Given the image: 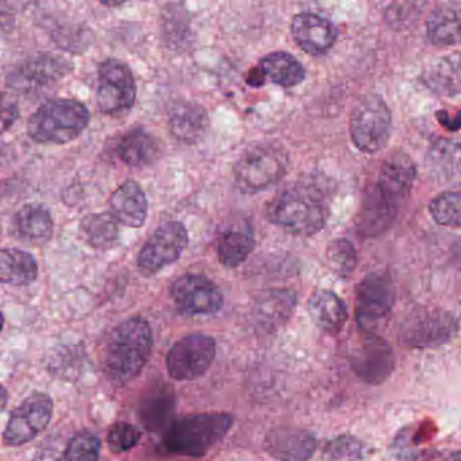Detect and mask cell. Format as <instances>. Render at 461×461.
<instances>
[{"mask_svg": "<svg viewBox=\"0 0 461 461\" xmlns=\"http://www.w3.org/2000/svg\"><path fill=\"white\" fill-rule=\"evenodd\" d=\"M18 117V112L17 107L15 106H9L5 109L4 112V129L6 131L7 128H9L10 125H13L14 123V121L17 120Z\"/></svg>", "mask_w": 461, "mask_h": 461, "instance_id": "ab89813d", "label": "cell"}, {"mask_svg": "<svg viewBox=\"0 0 461 461\" xmlns=\"http://www.w3.org/2000/svg\"><path fill=\"white\" fill-rule=\"evenodd\" d=\"M112 214L128 228L139 229L147 222L148 199L144 190L134 180L123 183L110 198Z\"/></svg>", "mask_w": 461, "mask_h": 461, "instance_id": "d6986e66", "label": "cell"}, {"mask_svg": "<svg viewBox=\"0 0 461 461\" xmlns=\"http://www.w3.org/2000/svg\"><path fill=\"white\" fill-rule=\"evenodd\" d=\"M175 306L182 314H214L223 306L221 288L203 275L187 274L177 277L171 285Z\"/></svg>", "mask_w": 461, "mask_h": 461, "instance_id": "5bb4252c", "label": "cell"}, {"mask_svg": "<svg viewBox=\"0 0 461 461\" xmlns=\"http://www.w3.org/2000/svg\"><path fill=\"white\" fill-rule=\"evenodd\" d=\"M90 112L75 99H50L28 121V133L40 144L63 145L77 139L90 123Z\"/></svg>", "mask_w": 461, "mask_h": 461, "instance_id": "277c9868", "label": "cell"}, {"mask_svg": "<svg viewBox=\"0 0 461 461\" xmlns=\"http://www.w3.org/2000/svg\"><path fill=\"white\" fill-rule=\"evenodd\" d=\"M102 441L95 433L82 430L75 434L67 445L66 461H99Z\"/></svg>", "mask_w": 461, "mask_h": 461, "instance_id": "836d02e7", "label": "cell"}, {"mask_svg": "<svg viewBox=\"0 0 461 461\" xmlns=\"http://www.w3.org/2000/svg\"><path fill=\"white\" fill-rule=\"evenodd\" d=\"M306 77L303 66L287 52H274L261 59L256 68L249 72L247 83L250 87H261L267 80L280 86L291 88L301 85Z\"/></svg>", "mask_w": 461, "mask_h": 461, "instance_id": "9a60e30c", "label": "cell"}, {"mask_svg": "<svg viewBox=\"0 0 461 461\" xmlns=\"http://www.w3.org/2000/svg\"><path fill=\"white\" fill-rule=\"evenodd\" d=\"M307 312L318 328L330 333L341 330L348 320L344 301L333 291L323 288L312 294L307 302Z\"/></svg>", "mask_w": 461, "mask_h": 461, "instance_id": "cb8c5ba5", "label": "cell"}, {"mask_svg": "<svg viewBox=\"0 0 461 461\" xmlns=\"http://www.w3.org/2000/svg\"><path fill=\"white\" fill-rule=\"evenodd\" d=\"M296 294L291 290H271L261 295L253 315L258 328L275 331L285 326L295 312Z\"/></svg>", "mask_w": 461, "mask_h": 461, "instance_id": "ffe728a7", "label": "cell"}, {"mask_svg": "<svg viewBox=\"0 0 461 461\" xmlns=\"http://www.w3.org/2000/svg\"><path fill=\"white\" fill-rule=\"evenodd\" d=\"M39 264L31 253L25 250L6 248L0 253V280L4 285L25 287L36 282Z\"/></svg>", "mask_w": 461, "mask_h": 461, "instance_id": "4316f807", "label": "cell"}, {"mask_svg": "<svg viewBox=\"0 0 461 461\" xmlns=\"http://www.w3.org/2000/svg\"><path fill=\"white\" fill-rule=\"evenodd\" d=\"M329 198L317 183H293L283 188L267 209L275 225L295 236H312L325 228L329 220Z\"/></svg>", "mask_w": 461, "mask_h": 461, "instance_id": "6da1fadb", "label": "cell"}, {"mask_svg": "<svg viewBox=\"0 0 461 461\" xmlns=\"http://www.w3.org/2000/svg\"><path fill=\"white\" fill-rule=\"evenodd\" d=\"M287 152L275 142H255L240 156L234 166L237 187L255 194L276 185L287 171Z\"/></svg>", "mask_w": 461, "mask_h": 461, "instance_id": "5b68a950", "label": "cell"}, {"mask_svg": "<svg viewBox=\"0 0 461 461\" xmlns=\"http://www.w3.org/2000/svg\"><path fill=\"white\" fill-rule=\"evenodd\" d=\"M217 353L214 339L207 334L194 333L180 339L169 349L167 369L177 382H190L203 376Z\"/></svg>", "mask_w": 461, "mask_h": 461, "instance_id": "30bf717a", "label": "cell"}, {"mask_svg": "<svg viewBox=\"0 0 461 461\" xmlns=\"http://www.w3.org/2000/svg\"><path fill=\"white\" fill-rule=\"evenodd\" d=\"M429 212L437 223L447 228H461V193L439 194L429 204Z\"/></svg>", "mask_w": 461, "mask_h": 461, "instance_id": "d6a6232c", "label": "cell"}, {"mask_svg": "<svg viewBox=\"0 0 461 461\" xmlns=\"http://www.w3.org/2000/svg\"><path fill=\"white\" fill-rule=\"evenodd\" d=\"M264 449L279 461H309L317 449V441L304 429L276 428L267 433Z\"/></svg>", "mask_w": 461, "mask_h": 461, "instance_id": "2e32d148", "label": "cell"}, {"mask_svg": "<svg viewBox=\"0 0 461 461\" xmlns=\"http://www.w3.org/2000/svg\"><path fill=\"white\" fill-rule=\"evenodd\" d=\"M415 177L417 167L411 158L404 152H393L383 161L376 185L398 203L411 190Z\"/></svg>", "mask_w": 461, "mask_h": 461, "instance_id": "ac0fdd59", "label": "cell"}, {"mask_svg": "<svg viewBox=\"0 0 461 461\" xmlns=\"http://www.w3.org/2000/svg\"><path fill=\"white\" fill-rule=\"evenodd\" d=\"M255 245V236L248 226L228 229L218 240V258L226 268H237L253 252Z\"/></svg>", "mask_w": 461, "mask_h": 461, "instance_id": "4dcf8cb0", "label": "cell"}, {"mask_svg": "<svg viewBox=\"0 0 461 461\" xmlns=\"http://www.w3.org/2000/svg\"><path fill=\"white\" fill-rule=\"evenodd\" d=\"M233 423V415L226 412L185 415L169 422L163 445L175 455L201 457L222 441Z\"/></svg>", "mask_w": 461, "mask_h": 461, "instance_id": "3957f363", "label": "cell"}, {"mask_svg": "<svg viewBox=\"0 0 461 461\" xmlns=\"http://www.w3.org/2000/svg\"><path fill=\"white\" fill-rule=\"evenodd\" d=\"M118 223L112 212L88 214L80 222V236L94 249H109L117 242Z\"/></svg>", "mask_w": 461, "mask_h": 461, "instance_id": "1f68e13d", "label": "cell"}, {"mask_svg": "<svg viewBox=\"0 0 461 461\" xmlns=\"http://www.w3.org/2000/svg\"><path fill=\"white\" fill-rule=\"evenodd\" d=\"M348 357L353 374L366 384H383L395 369L393 347L377 333L361 331V336L353 341Z\"/></svg>", "mask_w": 461, "mask_h": 461, "instance_id": "9c48e42d", "label": "cell"}, {"mask_svg": "<svg viewBox=\"0 0 461 461\" xmlns=\"http://www.w3.org/2000/svg\"><path fill=\"white\" fill-rule=\"evenodd\" d=\"M325 455L331 461H361L363 445L352 436L336 437L326 445Z\"/></svg>", "mask_w": 461, "mask_h": 461, "instance_id": "8d00e7d4", "label": "cell"}, {"mask_svg": "<svg viewBox=\"0 0 461 461\" xmlns=\"http://www.w3.org/2000/svg\"><path fill=\"white\" fill-rule=\"evenodd\" d=\"M171 133L180 141L198 142L209 128V114L203 107L193 102H179L169 110Z\"/></svg>", "mask_w": 461, "mask_h": 461, "instance_id": "603a6c76", "label": "cell"}, {"mask_svg": "<svg viewBox=\"0 0 461 461\" xmlns=\"http://www.w3.org/2000/svg\"><path fill=\"white\" fill-rule=\"evenodd\" d=\"M422 79L438 95H461V52L434 59L426 66Z\"/></svg>", "mask_w": 461, "mask_h": 461, "instance_id": "7402d4cb", "label": "cell"}, {"mask_svg": "<svg viewBox=\"0 0 461 461\" xmlns=\"http://www.w3.org/2000/svg\"><path fill=\"white\" fill-rule=\"evenodd\" d=\"M396 288L390 275L371 272L356 291L355 317L360 331L376 333L390 317L395 304Z\"/></svg>", "mask_w": 461, "mask_h": 461, "instance_id": "ba28073f", "label": "cell"}, {"mask_svg": "<svg viewBox=\"0 0 461 461\" xmlns=\"http://www.w3.org/2000/svg\"><path fill=\"white\" fill-rule=\"evenodd\" d=\"M137 86L131 68L121 61L110 59L101 64L98 71L96 104L104 114H118L133 107Z\"/></svg>", "mask_w": 461, "mask_h": 461, "instance_id": "4fadbf2b", "label": "cell"}, {"mask_svg": "<svg viewBox=\"0 0 461 461\" xmlns=\"http://www.w3.org/2000/svg\"><path fill=\"white\" fill-rule=\"evenodd\" d=\"M15 233L29 242H45L53 234V220L50 210L41 204H26L14 217Z\"/></svg>", "mask_w": 461, "mask_h": 461, "instance_id": "f1b7e54d", "label": "cell"}, {"mask_svg": "<svg viewBox=\"0 0 461 461\" xmlns=\"http://www.w3.org/2000/svg\"><path fill=\"white\" fill-rule=\"evenodd\" d=\"M68 68L67 61L52 56H40L23 64L13 79L20 86H47L61 79Z\"/></svg>", "mask_w": 461, "mask_h": 461, "instance_id": "f546056e", "label": "cell"}, {"mask_svg": "<svg viewBox=\"0 0 461 461\" xmlns=\"http://www.w3.org/2000/svg\"><path fill=\"white\" fill-rule=\"evenodd\" d=\"M176 406L175 391L167 383L156 385L140 402L139 418L148 430L158 431L168 423Z\"/></svg>", "mask_w": 461, "mask_h": 461, "instance_id": "d4e9b609", "label": "cell"}, {"mask_svg": "<svg viewBox=\"0 0 461 461\" xmlns=\"http://www.w3.org/2000/svg\"><path fill=\"white\" fill-rule=\"evenodd\" d=\"M53 407L52 398L48 393H34L29 395L10 414L4 431V444L15 447L33 441L50 425Z\"/></svg>", "mask_w": 461, "mask_h": 461, "instance_id": "8fae6325", "label": "cell"}, {"mask_svg": "<svg viewBox=\"0 0 461 461\" xmlns=\"http://www.w3.org/2000/svg\"><path fill=\"white\" fill-rule=\"evenodd\" d=\"M437 121L450 131H461V112L456 113L455 115H449V113L441 110L436 114Z\"/></svg>", "mask_w": 461, "mask_h": 461, "instance_id": "f35d334b", "label": "cell"}, {"mask_svg": "<svg viewBox=\"0 0 461 461\" xmlns=\"http://www.w3.org/2000/svg\"><path fill=\"white\" fill-rule=\"evenodd\" d=\"M398 203L388 198L379 185H375L368 193L361 206L358 228L366 236H376L390 228L395 220Z\"/></svg>", "mask_w": 461, "mask_h": 461, "instance_id": "44dd1931", "label": "cell"}, {"mask_svg": "<svg viewBox=\"0 0 461 461\" xmlns=\"http://www.w3.org/2000/svg\"><path fill=\"white\" fill-rule=\"evenodd\" d=\"M188 247V233L182 222L168 221L150 234L140 250L137 266L144 274L155 275L179 260Z\"/></svg>", "mask_w": 461, "mask_h": 461, "instance_id": "7c38bea8", "label": "cell"}, {"mask_svg": "<svg viewBox=\"0 0 461 461\" xmlns=\"http://www.w3.org/2000/svg\"><path fill=\"white\" fill-rule=\"evenodd\" d=\"M393 461H447L442 453L437 452V450H411L406 455L401 456V457L393 458Z\"/></svg>", "mask_w": 461, "mask_h": 461, "instance_id": "74e56055", "label": "cell"}, {"mask_svg": "<svg viewBox=\"0 0 461 461\" xmlns=\"http://www.w3.org/2000/svg\"><path fill=\"white\" fill-rule=\"evenodd\" d=\"M393 118L387 104L379 95L364 96L349 121V133L353 145L360 152L374 155L390 141Z\"/></svg>", "mask_w": 461, "mask_h": 461, "instance_id": "52a82bcc", "label": "cell"}, {"mask_svg": "<svg viewBox=\"0 0 461 461\" xmlns=\"http://www.w3.org/2000/svg\"><path fill=\"white\" fill-rule=\"evenodd\" d=\"M455 263L461 272V242L458 244L457 249L455 250Z\"/></svg>", "mask_w": 461, "mask_h": 461, "instance_id": "60d3db41", "label": "cell"}, {"mask_svg": "<svg viewBox=\"0 0 461 461\" xmlns=\"http://www.w3.org/2000/svg\"><path fill=\"white\" fill-rule=\"evenodd\" d=\"M457 330V321L450 312L439 307L415 306L399 323L398 342L412 349H429L452 341Z\"/></svg>", "mask_w": 461, "mask_h": 461, "instance_id": "8992f818", "label": "cell"}, {"mask_svg": "<svg viewBox=\"0 0 461 461\" xmlns=\"http://www.w3.org/2000/svg\"><path fill=\"white\" fill-rule=\"evenodd\" d=\"M426 33L431 44L452 47L461 42V4H444L429 15Z\"/></svg>", "mask_w": 461, "mask_h": 461, "instance_id": "484cf974", "label": "cell"}, {"mask_svg": "<svg viewBox=\"0 0 461 461\" xmlns=\"http://www.w3.org/2000/svg\"><path fill=\"white\" fill-rule=\"evenodd\" d=\"M153 331L144 318L133 317L115 326L107 339L104 366L115 384L136 379L149 361Z\"/></svg>", "mask_w": 461, "mask_h": 461, "instance_id": "7a4b0ae2", "label": "cell"}, {"mask_svg": "<svg viewBox=\"0 0 461 461\" xmlns=\"http://www.w3.org/2000/svg\"><path fill=\"white\" fill-rule=\"evenodd\" d=\"M326 256H328L331 269L342 277L353 274L356 266H357V255H356L355 247L347 239H336L331 241L329 244Z\"/></svg>", "mask_w": 461, "mask_h": 461, "instance_id": "e575fe53", "label": "cell"}, {"mask_svg": "<svg viewBox=\"0 0 461 461\" xmlns=\"http://www.w3.org/2000/svg\"><path fill=\"white\" fill-rule=\"evenodd\" d=\"M294 41L304 52L320 56L328 52L337 39L333 23L314 13H301L291 23Z\"/></svg>", "mask_w": 461, "mask_h": 461, "instance_id": "e0dca14e", "label": "cell"}, {"mask_svg": "<svg viewBox=\"0 0 461 461\" xmlns=\"http://www.w3.org/2000/svg\"><path fill=\"white\" fill-rule=\"evenodd\" d=\"M160 153L158 141L145 129H134L121 139L117 155L133 168L150 166Z\"/></svg>", "mask_w": 461, "mask_h": 461, "instance_id": "83f0119b", "label": "cell"}, {"mask_svg": "<svg viewBox=\"0 0 461 461\" xmlns=\"http://www.w3.org/2000/svg\"><path fill=\"white\" fill-rule=\"evenodd\" d=\"M2 404H0V406H2V410H5L6 409V404H7V391H6V388H2Z\"/></svg>", "mask_w": 461, "mask_h": 461, "instance_id": "b9f144b4", "label": "cell"}, {"mask_svg": "<svg viewBox=\"0 0 461 461\" xmlns=\"http://www.w3.org/2000/svg\"><path fill=\"white\" fill-rule=\"evenodd\" d=\"M141 431L128 422H117L107 433V444L114 453L128 452L139 445Z\"/></svg>", "mask_w": 461, "mask_h": 461, "instance_id": "d590c367", "label": "cell"}]
</instances>
